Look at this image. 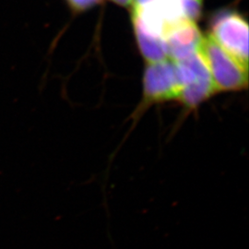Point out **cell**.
I'll return each mask as SVG.
<instances>
[{"label":"cell","instance_id":"6da1fadb","mask_svg":"<svg viewBox=\"0 0 249 249\" xmlns=\"http://www.w3.org/2000/svg\"><path fill=\"white\" fill-rule=\"evenodd\" d=\"M198 52L208 67L217 92L235 91L248 87L249 69L224 51L213 38L204 37Z\"/></svg>","mask_w":249,"mask_h":249},{"label":"cell","instance_id":"7a4b0ae2","mask_svg":"<svg viewBox=\"0 0 249 249\" xmlns=\"http://www.w3.org/2000/svg\"><path fill=\"white\" fill-rule=\"evenodd\" d=\"M180 84L178 101L187 108H195L216 91L208 67L199 52L183 59L174 61Z\"/></svg>","mask_w":249,"mask_h":249},{"label":"cell","instance_id":"3957f363","mask_svg":"<svg viewBox=\"0 0 249 249\" xmlns=\"http://www.w3.org/2000/svg\"><path fill=\"white\" fill-rule=\"evenodd\" d=\"M216 44L249 69V24L235 11H222L214 16L211 35Z\"/></svg>","mask_w":249,"mask_h":249},{"label":"cell","instance_id":"277c9868","mask_svg":"<svg viewBox=\"0 0 249 249\" xmlns=\"http://www.w3.org/2000/svg\"><path fill=\"white\" fill-rule=\"evenodd\" d=\"M176 64L169 58L148 64L143 78V101L156 104L178 100L180 93Z\"/></svg>","mask_w":249,"mask_h":249},{"label":"cell","instance_id":"5b68a950","mask_svg":"<svg viewBox=\"0 0 249 249\" xmlns=\"http://www.w3.org/2000/svg\"><path fill=\"white\" fill-rule=\"evenodd\" d=\"M203 36L195 22L183 20L169 27L163 36L168 58L181 61L199 51Z\"/></svg>","mask_w":249,"mask_h":249},{"label":"cell","instance_id":"8992f818","mask_svg":"<svg viewBox=\"0 0 249 249\" xmlns=\"http://www.w3.org/2000/svg\"><path fill=\"white\" fill-rule=\"evenodd\" d=\"M134 30L140 50L148 64L160 62L168 58L166 45L162 38L151 36L136 25H134Z\"/></svg>","mask_w":249,"mask_h":249},{"label":"cell","instance_id":"52a82bcc","mask_svg":"<svg viewBox=\"0 0 249 249\" xmlns=\"http://www.w3.org/2000/svg\"><path fill=\"white\" fill-rule=\"evenodd\" d=\"M150 6L163 21L166 30L180 21L187 20L182 0H153Z\"/></svg>","mask_w":249,"mask_h":249},{"label":"cell","instance_id":"ba28073f","mask_svg":"<svg viewBox=\"0 0 249 249\" xmlns=\"http://www.w3.org/2000/svg\"><path fill=\"white\" fill-rule=\"evenodd\" d=\"M182 4L185 18L195 22L201 14L202 0H182Z\"/></svg>","mask_w":249,"mask_h":249},{"label":"cell","instance_id":"9c48e42d","mask_svg":"<svg viewBox=\"0 0 249 249\" xmlns=\"http://www.w3.org/2000/svg\"><path fill=\"white\" fill-rule=\"evenodd\" d=\"M74 11H83L97 5L101 0H66Z\"/></svg>","mask_w":249,"mask_h":249},{"label":"cell","instance_id":"30bf717a","mask_svg":"<svg viewBox=\"0 0 249 249\" xmlns=\"http://www.w3.org/2000/svg\"><path fill=\"white\" fill-rule=\"evenodd\" d=\"M153 0H135L134 8H144L149 6Z\"/></svg>","mask_w":249,"mask_h":249},{"label":"cell","instance_id":"8fae6325","mask_svg":"<svg viewBox=\"0 0 249 249\" xmlns=\"http://www.w3.org/2000/svg\"><path fill=\"white\" fill-rule=\"evenodd\" d=\"M112 1H114L116 4H118L120 6H123V7H128L133 2V0H112Z\"/></svg>","mask_w":249,"mask_h":249}]
</instances>
